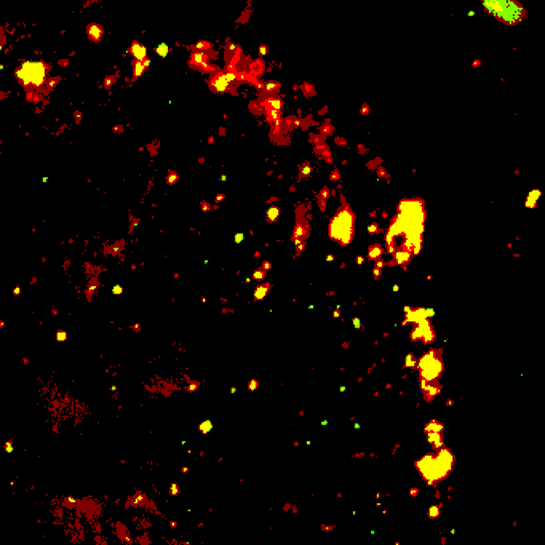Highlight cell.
<instances>
[{
	"label": "cell",
	"mask_w": 545,
	"mask_h": 545,
	"mask_svg": "<svg viewBox=\"0 0 545 545\" xmlns=\"http://www.w3.org/2000/svg\"><path fill=\"white\" fill-rule=\"evenodd\" d=\"M349 217H350L349 213L339 214V216H336V219L333 221V226H331V235L336 237V238H340L344 243L349 242L350 237H352V230L345 229V224H344L347 219H349Z\"/></svg>",
	"instance_id": "cell-1"
}]
</instances>
